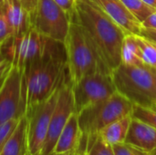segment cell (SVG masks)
<instances>
[{
    "label": "cell",
    "mask_w": 156,
    "mask_h": 155,
    "mask_svg": "<svg viewBox=\"0 0 156 155\" xmlns=\"http://www.w3.org/2000/svg\"><path fill=\"white\" fill-rule=\"evenodd\" d=\"M69 79L64 43L49 39L45 53L22 72L26 111L48 100Z\"/></svg>",
    "instance_id": "6da1fadb"
},
{
    "label": "cell",
    "mask_w": 156,
    "mask_h": 155,
    "mask_svg": "<svg viewBox=\"0 0 156 155\" xmlns=\"http://www.w3.org/2000/svg\"><path fill=\"white\" fill-rule=\"evenodd\" d=\"M76 17L99 47L112 72L122 64V45L126 34L95 0H77Z\"/></svg>",
    "instance_id": "7a4b0ae2"
},
{
    "label": "cell",
    "mask_w": 156,
    "mask_h": 155,
    "mask_svg": "<svg viewBox=\"0 0 156 155\" xmlns=\"http://www.w3.org/2000/svg\"><path fill=\"white\" fill-rule=\"evenodd\" d=\"M64 47L71 85L87 75L112 73L103 54L87 30L79 22L76 13L70 20Z\"/></svg>",
    "instance_id": "3957f363"
},
{
    "label": "cell",
    "mask_w": 156,
    "mask_h": 155,
    "mask_svg": "<svg viewBox=\"0 0 156 155\" xmlns=\"http://www.w3.org/2000/svg\"><path fill=\"white\" fill-rule=\"evenodd\" d=\"M117 91L133 104L144 107L156 105L155 69L121 64L112 72Z\"/></svg>",
    "instance_id": "277c9868"
},
{
    "label": "cell",
    "mask_w": 156,
    "mask_h": 155,
    "mask_svg": "<svg viewBox=\"0 0 156 155\" xmlns=\"http://www.w3.org/2000/svg\"><path fill=\"white\" fill-rule=\"evenodd\" d=\"M133 106V104L131 100L116 91L106 100L89 106L77 113L81 132L78 152L82 148L89 137L98 134L108 124L131 115Z\"/></svg>",
    "instance_id": "5b68a950"
},
{
    "label": "cell",
    "mask_w": 156,
    "mask_h": 155,
    "mask_svg": "<svg viewBox=\"0 0 156 155\" xmlns=\"http://www.w3.org/2000/svg\"><path fill=\"white\" fill-rule=\"evenodd\" d=\"M49 39L31 26L22 34L12 36L5 44L4 51L12 66L23 72L28 64L45 53Z\"/></svg>",
    "instance_id": "8992f818"
},
{
    "label": "cell",
    "mask_w": 156,
    "mask_h": 155,
    "mask_svg": "<svg viewBox=\"0 0 156 155\" xmlns=\"http://www.w3.org/2000/svg\"><path fill=\"white\" fill-rule=\"evenodd\" d=\"M70 18L54 0H38L31 16V26L42 36L64 43L69 33Z\"/></svg>",
    "instance_id": "52a82bcc"
},
{
    "label": "cell",
    "mask_w": 156,
    "mask_h": 155,
    "mask_svg": "<svg viewBox=\"0 0 156 155\" xmlns=\"http://www.w3.org/2000/svg\"><path fill=\"white\" fill-rule=\"evenodd\" d=\"M117 91L112 73H95L72 85L76 113L111 97Z\"/></svg>",
    "instance_id": "ba28073f"
},
{
    "label": "cell",
    "mask_w": 156,
    "mask_h": 155,
    "mask_svg": "<svg viewBox=\"0 0 156 155\" xmlns=\"http://www.w3.org/2000/svg\"><path fill=\"white\" fill-rule=\"evenodd\" d=\"M60 88L45 101L26 111L25 116L27 123L28 145L31 155H41Z\"/></svg>",
    "instance_id": "9c48e42d"
},
{
    "label": "cell",
    "mask_w": 156,
    "mask_h": 155,
    "mask_svg": "<svg viewBox=\"0 0 156 155\" xmlns=\"http://www.w3.org/2000/svg\"><path fill=\"white\" fill-rule=\"evenodd\" d=\"M25 111L22 72L12 66L0 88V125L12 119H20Z\"/></svg>",
    "instance_id": "30bf717a"
},
{
    "label": "cell",
    "mask_w": 156,
    "mask_h": 155,
    "mask_svg": "<svg viewBox=\"0 0 156 155\" xmlns=\"http://www.w3.org/2000/svg\"><path fill=\"white\" fill-rule=\"evenodd\" d=\"M73 112L76 111L72 92V85L70 80H68L60 88L57 103L51 115L48 135L42 149L41 155H47L52 153L61 131L63 130L68 120Z\"/></svg>",
    "instance_id": "8fae6325"
},
{
    "label": "cell",
    "mask_w": 156,
    "mask_h": 155,
    "mask_svg": "<svg viewBox=\"0 0 156 155\" xmlns=\"http://www.w3.org/2000/svg\"><path fill=\"white\" fill-rule=\"evenodd\" d=\"M102 10L117 23L126 35L140 36L141 23L130 13L122 0H95Z\"/></svg>",
    "instance_id": "7c38bea8"
},
{
    "label": "cell",
    "mask_w": 156,
    "mask_h": 155,
    "mask_svg": "<svg viewBox=\"0 0 156 155\" xmlns=\"http://www.w3.org/2000/svg\"><path fill=\"white\" fill-rule=\"evenodd\" d=\"M80 139L81 132L78 114L73 112L61 131L52 152L58 154H76L80 147Z\"/></svg>",
    "instance_id": "4fadbf2b"
},
{
    "label": "cell",
    "mask_w": 156,
    "mask_h": 155,
    "mask_svg": "<svg viewBox=\"0 0 156 155\" xmlns=\"http://www.w3.org/2000/svg\"><path fill=\"white\" fill-rule=\"evenodd\" d=\"M125 143L150 153L156 149V129L133 117Z\"/></svg>",
    "instance_id": "5bb4252c"
},
{
    "label": "cell",
    "mask_w": 156,
    "mask_h": 155,
    "mask_svg": "<svg viewBox=\"0 0 156 155\" xmlns=\"http://www.w3.org/2000/svg\"><path fill=\"white\" fill-rule=\"evenodd\" d=\"M4 10L12 36L22 34L31 27L30 16L18 0H5Z\"/></svg>",
    "instance_id": "9a60e30c"
},
{
    "label": "cell",
    "mask_w": 156,
    "mask_h": 155,
    "mask_svg": "<svg viewBox=\"0 0 156 155\" xmlns=\"http://www.w3.org/2000/svg\"><path fill=\"white\" fill-rule=\"evenodd\" d=\"M0 155H31L28 145L27 123L25 115L19 120L16 128L1 150Z\"/></svg>",
    "instance_id": "2e32d148"
},
{
    "label": "cell",
    "mask_w": 156,
    "mask_h": 155,
    "mask_svg": "<svg viewBox=\"0 0 156 155\" xmlns=\"http://www.w3.org/2000/svg\"><path fill=\"white\" fill-rule=\"evenodd\" d=\"M133 116L131 114L117 120L102 128L99 132V135L112 146L117 143H124Z\"/></svg>",
    "instance_id": "e0dca14e"
},
{
    "label": "cell",
    "mask_w": 156,
    "mask_h": 155,
    "mask_svg": "<svg viewBox=\"0 0 156 155\" xmlns=\"http://www.w3.org/2000/svg\"><path fill=\"white\" fill-rule=\"evenodd\" d=\"M122 63L131 67L145 66L142 58L137 35L128 34L124 37L122 45Z\"/></svg>",
    "instance_id": "ac0fdd59"
},
{
    "label": "cell",
    "mask_w": 156,
    "mask_h": 155,
    "mask_svg": "<svg viewBox=\"0 0 156 155\" xmlns=\"http://www.w3.org/2000/svg\"><path fill=\"white\" fill-rule=\"evenodd\" d=\"M80 155H114L112 146L107 143L99 133L88 138L84 143Z\"/></svg>",
    "instance_id": "d6986e66"
},
{
    "label": "cell",
    "mask_w": 156,
    "mask_h": 155,
    "mask_svg": "<svg viewBox=\"0 0 156 155\" xmlns=\"http://www.w3.org/2000/svg\"><path fill=\"white\" fill-rule=\"evenodd\" d=\"M130 13L140 22L144 21L156 10L143 0H122Z\"/></svg>",
    "instance_id": "ffe728a7"
},
{
    "label": "cell",
    "mask_w": 156,
    "mask_h": 155,
    "mask_svg": "<svg viewBox=\"0 0 156 155\" xmlns=\"http://www.w3.org/2000/svg\"><path fill=\"white\" fill-rule=\"evenodd\" d=\"M137 41L141 48L142 58L144 65L156 69V48L154 43L142 36H137Z\"/></svg>",
    "instance_id": "44dd1931"
},
{
    "label": "cell",
    "mask_w": 156,
    "mask_h": 155,
    "mask_svg": "<svg viewBox=\"0 0 156 155\" xmlns=\"http://www.w3.org/2000/svg\"><path fill=\"white\" fill-rule=\"evenodd\" d=\"M132 116L148 123L156 129V105L151 107H144L133 104Z\"/></svg>",
    "instance_id": "7402d4cb"
},
{
    "label": "cell",
    "mask_w": 156,
    "mask_h": 155,
    "mask_svg": "<svg viewBox=\"0 0 156 155\" xmlns=\"http://www.w3.org/2000/svg\"><path fill=\"white\" fill-rule=\"evenodd\" d=\"M114 155H150L149 153L127 143H121L112 145Z\"/></svg>",
    "instance_id": "603a6c76"
},
{
    "label": "cell",
    "mask_w": 156,
    "mask_h": 155,
    "mask_svg": "<svg viewBox=\"0 0 156 155\" xmlns=\"http://www.w3.org/2000/svg\"><path fill=\"white\" fill-rule=\"evenodd\" d=\"M20 119H12L0 125V152L16 128Z\"/></svg>",
    "instance_id": "cb8c5ba5"
},
{
    "label": "cell",
    "mask_w": 156,
    "mask_h": 155,
    "mask_svg": "<svg viewBox=\"0 0 156 155\" xmlns=\"http://www.w3.org/2000/svg\"><path fill=\"white\" fill-rule=\"evenodd\" d=\"M12 37V33L5 16L4 5L0 6V42L6 41Z\"/></svg>",
    "instance_id": "d4e9b609"
},
{
    "label": "cell",
    "mask_w": 156,
    "mask_h": 155,
    "mask_svg": "<svg viewBox=\"0 0 156 155\" xmlns=\"http://www.w3.org/2000/svg\"><path fill=\"white\" fill-rule=\"evenodd\" d=\"M6 42H5L3 45L0 46V79L5 78L9 69L12 67V63L10 59L7 58L4 51V46Z\"/></svg>",
    "instance_id": "484cf974"
},
{
    "label": "cell",
    "mask_w": 156,
    "mask_h": 155,
    "mask_svg": "<svg viewBox=\"0 0 156 155\" xmlns=\"http://www.w3.org/2000/svg\"><path fill=\"white\" fill-rule=\"evenodd\" d=\"M76 1L77 0H54V2L67 13L70 20L76 13Z\"/></svg>",
    "instance_id": "4316f807"
},
{
    "label": "cell",
    "mask_w": 156,
    "mask_h": 155,
    "mask_svg": "<svg viewBox=\"0 0 156 155\" xmlns=\"http://www.w3.org/2000/svg\"><path fill=\"white\" fill-rule=\"evenodd\" d=\"M142 28L145 29H154L156 30V11L150 15L144 21L141 23Z\"/></svg>",
    "instance_id": "83f0119b"
},
{
    "label": "cell",
    "mask_w": 156,
    "mask_h": 155,
    "mask_svg": "<svg viewBox=\"0 0 156 155\" xmlns=\"http://www.w3.org/2000/svg\"><path fill=\"white\" fill-rule=\"evenodd\" d=\"M22 5L25 7V9L28 12L29 16H30V19H31V16L33 15V13L35 12L36 10V7L37 5V3H38V0H18Z\"/></svg>",
    "instance_id": "f1b7e54d"
},
{
    "label": "cell",
    "mask_w": 156,
    "mask_h": 155,
    "mask_svg": "<svg viewBox=\"0 0 156 155\" xmlns=\"http://www.w3.org/2000/svg\"><path fill=\"white\" fill-rule=\"evenodd\" d=\"M140 36L156 42V30L154 29H145V28H142L141 34Z\"/></svg>",
    "instance_id": "f546056e"
},
{
    "label": "cell",
    "mask_w": 156,
    "mask_h": 155,
    "mask_svg": "<svg viewBox=\"0 0 156 155\" xmlns=\"http://www.w3.org/2000/svg\"><path fill=\"white\" fill-rule=\"evenodd\" d=\"M144 1L147 5H149L151 7L154 8L156 10V0H143Z\"/></svg>",
    "instance_id": "4dcf8cb0"
},
{
    "label": "cell",
    "mask_w": 156,
    "mask_h": 155,
    "mask_svg": "<svg viewBox=\"0 0 156 155\" xmlns=\"http://www.w3.org/2000/svg\"><path fill=\"white\" fill-rule=\"evenodd\" d=\"M47 155H72V154H58V153H53V152H52V153H48V154H47Z\"/></svg>",
    "instance_id": "1f68e13d"
},
{
    "label": "cell",
    "mask_w": 156,
    "mask_h": 155,
    "mask_svg": "<svg viewBox=\"0 0 156 155\" xmlns=\"http://www.w3.org/2000/svg\"><path fill=\"white\" fill-rule=\"evenodd\" d=\"M5 0H0V6H3L5 5Z\"/></svg>",
    "instance_id": "d6a6232c"
},
{
    "label": "cell",
    "mask_w": 156,
    "mask_h": 155,
    "mask_svg": "<svg viewBox=\"0 0 156 155\" xmlns=\"http://www.w3.org/2000/svg\"><path fill=\"white\" fill-rule=\"evenodd\" d=\"M150 155H156V149L155 150H154L153 152H151V153H150Z\"/></svg>",
    "instance_id": "836d02e7"
},
{
    "label": "cell",
    "mask_w": 156,
    "mask_h": 155,
    "mask_svg": "<svg viewBox=\"0 0 156 155\" xmlns=\"http://www.w3.org/2000/svg\"><path fill=\"white\" fill-rule=\"evenodd\" d=\"M4 79H5V78H3V79H0V88H1V86H2V84H3Z\"/></svg>",
    "instance_id": "e575fe53"
},
{
    "label": "cell",
    "mask_w": 156,
    "mask_h": 155,
    "mask_svg": "<svg viewBox=\"0 0 156 155\" xmlns=\"http://www.w3.org/2000/svg\"><path fill=\"white\" fill-rule=\"evenodd\" d=\"M7 40H8V39H7ZM7 40H6V41H7ZM6 41H4V42H0V46H1V45H3V44H4L5 42H6Z\"/></svg>",
    "instance_id": "d590c367"
},
{
    "label": "cell",
    "mask_w": 156,
    "mask_h": 155,
    "mask_svg": "<svg viewBox=\"0 0 156 155\" xmlns=\"http://www.w3.org/2000/svg\"><path fill=\"white\" fill-rule=\"evenodd\" d=\"M151 41H152V40H151ZM152 42H153V43H154V46H155V48H156V42H154V41H152Z\"/></svg>",
    "instance_id": "8d00e7d4"
},
{
    "label": "cell",
    "mask_w": 156,
    "mask_h": 155,
    "mask_svg": "<svg viewBox=\"0 0 156 155\" xmlns=\"http://www.w3.org/2000/svg\"><path fill=\"white\" fill-rule=\"evenodd\" d=\"M74 155H80V154H78V153H76V154H74Z\"/></svg>",
    "instance_id": "74e56055"
},
{
    "label": "cell",
    "mask_w": 156,
    "mask_h": 155,
    "mask_svg": "<svg viewBox=\"0 0 156 155\" xmlns=\"http://www.w3.org/2000/svg\"><path fill=\"white\" fill-rule=\"evenodd\" d=\"M155 72H156V69H155Z\"/></svg>",
    "instance_id": "f35d334b"
}]
</instances>
